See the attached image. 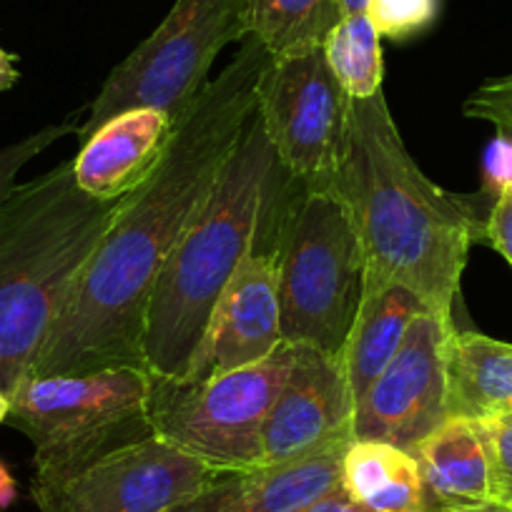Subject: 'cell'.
Here are the masks:
<instances>
[{
  "label": "cell",
  "instance_id": "1",
  "mask_svg": "<svg viewBox=\"0 0 512 512\" xmlns=\"http://www.w3.org/2000/svg\"><path fill=\"white\" fill-rule=\"evenodd\" d=\"M269 63L267 48L246 36L229 66L176 121L164 159L118 204L48 332L31 377L86 374L121 364L144 367L146 309L156 279L254 118L256 88Z\"/></svg>",
  "mask_w": 512,
  "mask_h": 512
},
{
  "label": "cell",
  "instance_id": "2",
  "mask_svg": "<svg viewBox=\"0 0 512 512\" xmlns=\"http://www.w3.org/2000/svg\"><path fill=\"white\" fill-rule=\"evenodd\" d=\"M334 189L357 229L367 279L402 284L452 317L477 224L412 159L384 91L349 103Z\"/></svg>",
  "mask_w": 512,
  "mask_h": 512
},
{
  "label": "cell",
  "instance_id": "3",
  "mask_svg": "<svg viewBox=\"0 0 512 512\" xmlns=\"http://www.w3.org/2000/svg\"><path fill=\"white\" fill-rule=\"evenodd\" d=\"M287 179L254 116L156 279L141 347L154 377L181 379L189 372L221 292L262 239Z\"/></svg>",
  "mask_w": 512,
  "mask_h": 512
},
{
  "label": "cell",
  "instance_id": "4",
  "mask_svg": "<svg viewBox=\"0 0 512 512\" xmlns=\"http://www.w3.org/2000/svg\"><path fill=\"white\" fill-rule=\"evenodd\" d=\"M118 201L78 189L73 164L16 184L0 201V392L31 377L48 332L106 234Z\"/></svg>",
  "mask_w": 512,
  "mask_h": 512
},
{
  "label": "cell",
  "instance_id": "5",
  "mask_svg": "<svg viewBox=\"0 0 512 512\" xmlns=\"http://www.w3.org/2000/svg\"><path fill=\"white\" fill-rule=\"evenodd\" d=\"M282 342L339 357L364 297L367 262L334 184L287 179L272 206Z\"/></svg>",
  "mask_w": 512,
  "mask_h": 512
},
{
  "label": "cell",
  "instance_id": "6",
  "mask_svg": "<svg viewBox=\"0 0 512 512\" xmlns=\"http://www.w3.org/2000/svg\"><path fill=\"white\" fill-rule=\"evenodd\" d=\"M151 387L154 374L131 364L23 379L8 397L6 425L33 442L31 490L61 485L98 457L156 435Z\"/></svg>",
  "mask_w": 512,
  "mask_h": 512
},
{
  "label": "cell",
  "instance_id": "7",
  "mask_svg": "<svg viewBox=\"0 0 512 512\" xmlns=\"http://www.w3.org/2000/svg\"><path fill=\"white\" fill-rule=\"evenodd\" d=\"M246 38V0H176L169 16L128 53L93 98L81 139L131 108H159L181 121L211 81L216 56Z\"/></svg>",
  "mask_w": 512,
  "mask_h": 512
},
{
  "label": "cell",
  "instance_id": "8",
  "mask_svg": "<svg viewBox=\"0 0 512 512\" xmlns=\"http://www.w3.org/2000/svg\"><path fill=\"white\" fill-rule=\"evenodd\" d=\"M294 347L206 379H161L151 387V425L159 437L221 472L262 465V432L292 369Z\"/></svg>",
  "mask_w": 512,
  "mask_h": 512
},
{
  "label": "cell",
  "instance_id": "9",
  "mask_svg": "<svg viewBox=\"0 0 512 512\" xmlns=\"http://www.w3.org/2000/svg\"><path fill=\"white\" fill-rule=\"evenodd\" d=\"M349 103L322 48L272 58L256 88V121L289 179L334 184L344 149Z\"/></svg>",
  "mask_w": 512,
  "mask_h": 512
},
{
  "label": "cell",
  "instance_id": "10",
  "mask_svg": "<svg viewBox=\"0 0 512 512\" xmlns=\"http://www.w3.org/2000/svg\"><path fill=\"white\" fill-rule=\"evenodd\" d=\"M221 470L149 435L98 457L61 485L31 490L41 512H171Z\"/></svg>",
  "mask_w": 512,
  "mask_h": 512
},
{
  "label": "cell",
  "instance_id": "11",
  "mask_svg": "<svg viewBox=\"0 0 512 512\" xmlns=\"http://www.w3.org/2000/svg\"><path fill=\"white\" fill-rule=\"evenodd\" d=\"M455 329L452 317L435 309L410 324L402 347L354 405V440L410 452L447 420V354Z\"/></svg>",
  "mask_w": 512,
  "mask_h": 512
},
{
  "label": "cell",
  "instance_id": "12",
  "mask_svg": "<svg viewBox=\"0 0 512 512\" xmlns=\"http://www.w3.org/2000/svg\"><path fill=\"white\" fill-rule=\"evenodd\" d=\"M294 359L262 432V465H284L352 442L354 395L342 357L292 344Z\"/></svg>",
  "mask_w": 512,
  "mask_h": 512
},
{
  "label": "cell",
  "instance_id": "13",
  "mask_svg": "<svg viewBox=\"0 0 512 512\" xmlns=\"http://www.w3.org/2000/svg\"><path fill=\"white\" fill-rule=\"evenodd\" d=\"M262 241V239H259ZM282 344L277 262L272 246L246 254L216 302L201 344L181 379H206L272 357Z\"/></svg>",
  "mask_w": 512,
  "mask_h": 512
},
{
  "label": "cell",
  "instance_id": "14",
  "mask_svg": "<svg viewBox=\"0 0 512 512\" xmlns=\"http://www.w3.org/2000/svg\"><path fill=\"white\" fill-rule=\"evenodd\" d=\"M174 128V118L159 108H131L108 118L71 161L78 189L98 201L128 196L164 159Z\"/></svg>",
  "mask_w": 512,
  "mask_h": 512
},
{
  "label": "cell",
  "instance_id": "15",
  "mask_svg": "<svg viewBox=\"0 0 512 512\" xmlns=\"http://www.w3.org/2000/svg\"><path fill=\"white\" fill-rule=\"evenodd\" d=\"M347 445L339 442L284 465L221 472L171 512H302L342 482Z\"/></svg>",
  "mask_w": 512,
  "mask_h": 512
},
{
  "label": "cell",
  "instance_id": "16",
  "mask_svg": "<svg viewBox=\"0 0 512 512\" xmlns=\"http://www.w3.org/2000/svg\"><path fill=\"white\" fill-rule=\"evenodd\" d=\"M430 512L495 505L485 440L475 420L447 417L412 447Z\"/></svg>",
  "mask_w": 512,
  "mask_h": 512
},
{
  "label": "cell",
  "instance_id": "17",
  "mask_svg": "<svg viewBox=\"0 0 512 512\" xmlns=\"http://www.w3.org/2000/svg\"><path fill=\"white\" fill-rule=\"evenodd\" d=\"M427 309H432L430 304L402 284L364 279L362 304L339 354L347 369L354 402L390 364L405 342L410 324Z\"/></svg>",
  "mask_w": 512,
  "mask_h": 512
},
{
  "label": "cell",
  "instance_id": "18",
  "mask_svg": "<svg viewBox=\"0 0 512 512\" xmlns=\"http://www.w3.org/2000/svg\"><path fill=\"white\" fill-rule=\"evenodd\" d=\"M512 415V344L455 329L447 354V417Z\"/></svg>",
  "mask_w": 512,
  "mask_h": 512
},
{
  "label": "cell",
  "instance_id": "19",
  "mask_svg": "<svg viewBox=\"0 0 512 512\" xmlns=\"http://www.w3.org/2000/svg\"><path fill=\"white\" fill-rule=\"evenodd\" d=\"M342 487L369 512H430L415 455L390 442H349L342 457Z\"/></svg>",
  "mask_w": 512,
  "mask_h": 512
},
{
  "label": "cell",
  "instance_id": "20",
  "mask_svg": "<svg viewBox=\"0 0 512 512\" xmlns=\"http://www.w3.org/2000/svg\"><path fill=\"white\" fill-rule=\"evenodd\" d=\"M342 18L339 0H246V36L272 58L322 48Z\"/></svg>",
  "mask_w": 512,
  "mask_h": 512
},
{
  "label": "cell",
  "instance_id": "21",
  "mask_svg": "<svg viewBox=\"0 0 512 512\" xmlns=\"http://www.w3.org/2000/svg\"><path fill=\"white\" fill-rule=\"evenodd\" d=\"M322 51L334 78L352 101H364L382 91V43L367 13L344 16L327 36Z\"/></svg>",
  "mask_w": 512,
  "mask_h": 512
},
{
  "label": "cell",
  "instance_id": "22",
  "mask_svg": "<svg viewBox=\"0 0 512 512\" xmlns=\"http://www.w3.org/2000/svg\"><path fill=\"white\" fill-rule=\"evenodd\" d=\"M367 16L379 38L405 41L435 23L437 0H369Z\"/></svg>",
  "mask_w": 512,
  "mask_h": 512
},
{
  "label": "cell",
  "instance_id": "23",
  "mask_svg": "<svg viewBox=\"0 0 512 512\" xmlns=\"http://www.w3.org/2000/svg\"><path fill=\"white\" fill-rule=\"evenodd\" d=\"M71 134H78V123L73 121V118H66L63 123H53V126L41 128V131L26 136V139L3 146V149H0V201L11 194L13 186L18 184V174H21L38 154H43V151L51 149L56 141H61L63 136Z\"/></svg>",
  "mask_w": 512,
  "mask_h": 512
},
{
  "label": "cell",
  "instance_id": "24",
  "mask_svg": "<svg viewBox=\"0 0 512 512\" xmlns=\"http://www.w3.org/2000/svg\"><path fill=\"white\" fill-rule=\"evenodd\" d=\"M485 440L492 472V497L495 505H512V420H475Z\"/></svg>",
  "mask_w": 512,
  "mask_h": 512
},
{
  "label": "cell",
  "instance_id": "25",
  "mask_svg": "<svg viewBox=\"0 0 512 512\" xmlns=\"http://www.w3.org/2000/svg\"><path fill=\"white\" fill-rule=\"evenodd\" d=\"M467 118L490 123L497 136L512 139V76L485 81L462 106Z\"/></svg>",
  "mask_w": 512,
  "mask_h": 512
},
{
  "label": "cell",
  "instance_id": "26",
  "mask_svg": "<svg viewBox=\"0 0 512 512\" xmlns=\"http://www.w3.org/2000/svg\"><path fill=\"white\" fill-rule=\"evenodd\" d=\"M482 239L512 267V184L497 186L492 209L482 224Z\"/></svg>",
  "mask_w": 512,
  "mask_h": 512
},
{
  "label": "cell",
  "instance_id": "27",
  "mask_svg": "<svg viewBox=\"0 0 512 512\" xmlns=\"http://www.w3.org/2000/svg\"><path fill=\"white\" fill-rule=\"evenodd\" d=\"M302 512H369V510H364L362 505H357V502H354L352 497L344 492L342 482H339L337 487H332L329 492H324L319 500H314L312 505L304 507Z\"/></svg>",
  "mask_w": 512,
  "mask_h": 512
},
{
  "label": "cell",
  "instance_id": "28",
  "mask_svg": "<svg viewBox=\"0 0 512 512\" xmlns=\"http://www.w3.org/2000/svg\"><path fill=\"white\" fill-rule=\"evenodd\" d=\"M18 78H21V73L16 68V58L6 48H0V91H8V88L16 86Z\"/></svg>",
  "mask_w": 512,
  "mask_h": 512
},
{
  "label": "cell",
  "instance_id": "29",
  "mask_svg": "<svg viewBox=\"0 0 512 512\" xmlns=\"http://www.w3.org/2000/svg\"><path fill=\"white\" fill-rule=\"evenodd\" d=\"M16 480L8 472V467L0 462V507H8L13 500H16Z\"/></svg>",
  "mask_w": 512,
  "mask_h": 512
},
{
  "label": "cell",
  "instance_id": "30",
  "mask_svg": "<svg viewBox=\"0 0 512 512\" xmlns=\"http://www.w3.org/2000/svg\"><path fill=\"white\" fill-rule=\"evenodd\" d=\"M339 6H342L344 16H362L367 13L369 0H339Z\"/></svg>",
  "mask_w": 512,
  "mask_h": 512
},
{
  "label": "cell",
  "instance_id": "31",
  "mask_svg": "<svg viewBox=\"0 0 512 512\" xmlns=\"http://www.w3.org/2000/svg\"><path fill=\"white\" fill-rule=\"evenodd\" d=\"M437 512H507L500 505H487V507H467V510H437Z\"/></svg>",
  "mask_w": 512,
  "mask_h": 512
},
{
  "label": "cell",
  "instance_id": "32",
  "mask_svg": "<svg viewBox=\"0 0 512 512\" xmlns=\"http://www.w3.org/2000/svg\"><path fill=\"white\" fill-rule=\"evenodd\" d=\"M8 410H11V400H8V397L0 392V422H6Z\"/></svg>",
  "mask_w": 512,
  "mask_h": 512
},
{
  "label": "cell",
  "instance_id": "33",
  "mask_svg": "<svg viewBox=\"0 0 512 512\" xmlns=\"http://www.w3.org/2000/svg\"><path fill=\"white\" fill-rule=\"evenodd\" d=\"M500 507H502V505H500ZM505 510H507V512H512V505H505Z\"/></svg>",
  "mask_w": 512,
  "mask_h": 512
},
{
  "label": "cell",
  "instance_id": "34",
  "mask_svg": "<svg viewBox=\"0 0 512 512\" xmlns=\"http://www.w3.org/2000/svg\"><path fill=\"white\" fill-rule=\"evenodd\" d=\"M510 420H512V415H510Z\"/></svg>",
  "mask_w": 512,
  "mask_h": 512
}]
</instances>
